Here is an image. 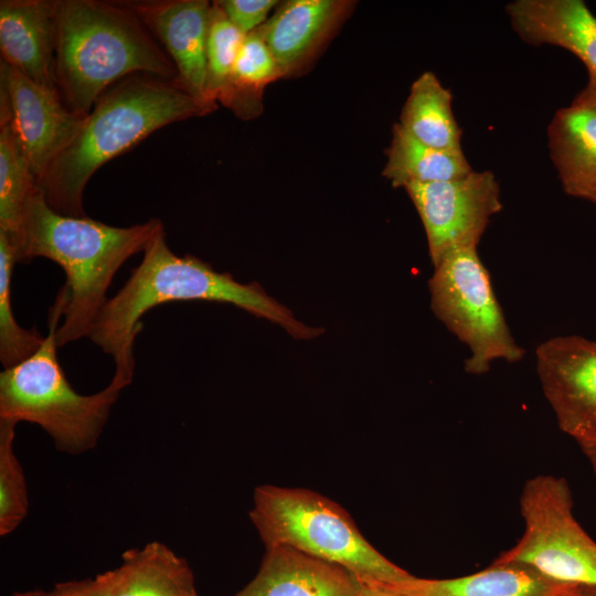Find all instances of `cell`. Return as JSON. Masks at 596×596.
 Returning a JSON list of instances; mask_svg holds the SVG:
<instances>
[{"instance_id": "cell-9", "label": "cell", "mask_w": 596, "mask_h": 596, "mask_svg": "<svg viewBox=\"0 0 596 596\" xmlns=\"http://www.w3.org/2000/svg\"><path fill=\"white\" fill-rule=\"evenodd\" d=\"M404 189L423 222L433 265L449 251L477 247L490 219L502 210L499 183L491 171Z\"/></svg>"}, {"instance_id": "cell-14", "label": "cell", "mask_w": 596, "mask_h": 596, "mask_svg": "<svg viewBox=\"0 0 596 596\" xmlns=\"http://www.w3.org/2000/svg\"><path fill=\"white\" fill-rule=\"evenodd\" d=\"M353 2L288 0L258 28L283 76L296 73L315 55L348 15Z\"/></svg>"}, {"instance_id": "cell-33", "label": "cell", "mask_w": 596, "mask_h": 596, "mask_svg": "<svg viewBox=\"0 0 596 596\" xmlns=\"http://www.w3.org/2000/svg\"><path fill=\"white\" fill-rule=\"evenodd\" d=\"M11 596H55L53 592H44V590H28V592H21V593H14Z\"/></svg>"}, {"instance_id": "cell-23", "label": "cell", "mask_w": 596, "mask_h": 596, "mask_svg": "<svg viewBox=\"0 0 596 596\" xmlns=\"http://www.w3.org/2000/svg\"><path fill=\"white\" fill-rule=\"evenodd\" d=\"M38 185L11 128L0 123V232L17 247L26 203Z\"/></svg>"}, {"instance_id": "cell-16", "label": "cell", "mask_w": 596, "mask_h": 596, "mask_svg": "<svg viewBox=\"0 0 596 596\" xmlns=\"http://www.w3.org/2000/svg\"><path fill=\"white\" fill-rule=\"evenodd\" d=\"M513 31L532 45H555L596 76V17L582 0H514L505 7Z\"/></svg>"}, {"instance_id": "cell-12", "label": "cell", "mask_w": 596, "mask_h": 596, "mask_svg": "<svg viewBox=\"0 0 596 596\" xmlns=\"http://www.w3.org/2000/svg\"><path fill=\"white\" fill-rule=\"evenodd\" d=\"M172 61L179 84L200 100L206 94L212 4L205 0L124 1Z\"/></svg>"}, {"instance_id": "cell-1", "label": "cell", "mask_w": 596, "mask_h": 596, "mask_svg": "<svg viewBox=\"0 0 596 596\" xmlns=\"http://www.w3.org/2000/svg\"><path fill=\"white\" fill-rule=\"evenodd\" d=\"M187 300L232 304L279 324L295 339H313L324 332L298 321L258 284L238 283L228 273H219L192 255H175L162 230L149 243L123 288L108 299L91 332L92 341L115 361L111 380L124 387L132 381L134 343L141 329L140 318L162 304Z\"/></svg>"}, {"instance_id": "cell-5", "label": "cell", "mask_w": 596, "mask_h": 596, "mask_svg": "<svg viewBox=\"0 0 596 596\" xmlns=\"http://www.w3.org/2000/svg\"><path fill=\"white\" fill-rule=\"evenodd\" d=\"M62 318L63 301L56 296L42 345L0 373V421L36 424L57 449L77 454L95 446L124 387L110 381L92 395L72 387L57 358L56 330Z\"/></svg>"}, {"instance_id": "cell-34", "label": "cell", "mask_w": 596, "mask_h": 596, "mask_svg": "<svg viewBox=\"0 0 596 596\" xmlns=\"http://www.w3.org/2000/svg\"><path fill=\"white\" fill-rule=\"evenodd\" d=\"M594 203L596 204V200L594 201Z\"/></svg>"}, {"instance_id": "cell-27", "label": "cell", "mask_w": 596, "mask_h": 596, "mask_svg": "<svg viewBox=\"0 0 596 596\" xmlns=\"http://www.w3.org/2000/svg\"><path fill=\"white\" fill-rule=\"evenodd\" d=\"M226 18L243 34H248L265 23L268 12L278 3L276 0H221L215 1Z\"/></svg>"}, {"instance_id": "cell-2", "label": "cell", "mask_w": 596, "mask_h": 596, "mask_svg": "<svg viewBox=\"0 0 596 596\" xmlns=\"http://www.w3.org/2000/svg\"><path fill=\"white\" fill-rule=\"evenodd\" d=\"M162 230L158 219L117 227L88 216L62 215L49 205L38 183L25 206L14 256L17 263L45 257L65 274V285L57 292L63 300L58 347L91 336L115 274L129 257L145 252Z\"/></svg>"}, {"instance_id": "cell-11", "label": "cell", "mask_w": 596, "mask_h": 596, "mask_svg": "<svg viewBox=\"0 0 596 596\" xmlns=\"http://www.w3.org/2000/svg\"><path fill=\"white\" fill-rule=\"evenodd\" d=\"M535 360L561 430L578 445L596 441V340L554 337L536 348Z\"/></svg>"}, {"instance_id": "cell-17", "label": "cell", "mask_w": 596, "mask_h": 596, "mask_svg": "<svg viewBox=\"0 0 596 596\" xmlns=\"http://www.w3.org/2000/svg\"><path fill=\"white\" fill-rule=\"evenodd\" d=\"M380 584L402 596H573L578 586L552 579L528 565L496 561L467 576L435 579L412 575Z\"/></svg>"}, {"instance_id": "cell-10", "label": "cell", "mask_w": 596, "mask_h": 596, "mask_svg": "<svg viewBox=\"0 0 596 596\" xmlns=\"http://www.w3.org/2000/svg\"><path fill=\"white\" fill-rule=\"evenodd\" d=\"M85 117L70 110L58 92L0 62V123L15 135L38 182L79 130Z\"/></svg>"}, {"instance_id": "cell-32", "label": "cell", "mask_w": 596, "mask_h": 596, "mask_svg": "<svg viewBox=\"0 0 596 596\" xmlns=\"http://www.w3.org/2000/svg\"><path fill=\"white\" fill-rule=\"evenodd\" d=\"M573 596H596V587L578 585Z\"/></svg>"}, {"instance_id": "cell-20", "label": "cell", "mask_w": 596, "mask_h": 596, "mask_svg": "<svg viewBox=\"0 0 596 596\" xmlns=\"http://www.w3.org/2000/svg\"><path fill=\"white\" fill-rule=\"evenodd\" d=\"M383 175L395 188L460 179L473 170L461 149L443 150L427 146L398 123L393 126Z\"/></svg>"}, {"instance_id": "cell-30", "label": "cell", "mask_w": 596, "mask_h": 596, "mask_svg": "<svg viewBox=\"0 0 596 596\" xmlns=\"http://www.w3.org/2000/svg\"><path fill=\"white\" fill-rule=\"evenodd\" d=\"M575 99L596 107V76L589 74L588 82Z\"/></svg>"}, {"instance_id": "cell-4", "label": "cell", "mask_w": 596, "mask_h": 596, "mask_svg": "<svg viewBox=\"0 0 596 596\" xmlns=\"http://www.w3.org/2000/svg\"><path fill=\"white\" fill-rule=\"evenodd\" d=\"M134 74L178 81L170 57L124 1L57 0L55 77L70 110L86 117L110 86Z\"/></svg>"}, {"instance_id": "cell-28", "label": "cell", "mask_w": 596, "mask_h": 596, "mask_svg": "<svg viewBox=\"0 0 596 596\" xmlns=\"http://www.w3.org/2000/svg\"><path fill=\"white\" fill-rule=\"evenodd\" d=\"M115 570L98 574L94 578L64 582L55 585V596H114Z\"/></svg>"}, {"instance_id": "cell-29", "label": "cell", "mask_w": 596, "mask_h": 596, "mask_svg": "<svg viewBox=\"0 0 596 596\" xmlns=\"http://www.w3.org/2000/svg\"><path fill=\"white\" fill-rule=\"evenodd\" d=\"M358 596H402V595H398L387 589L380 583L360 581V589H359Z\"/></svg>"}, {"instance_id": "cell-18", "label": "cell", "mask_w": 596, "mask_h": 596, "mask_svg": "<svg viewBox=\"0 0 596 596\" xmlns=\"http://www.w3.org/2000/svg\"><path fill=\"white\" fill-rule=\"evenodd\" d=\"M547 145L564 192L594 203L596 107L574 98L558 109L547 127Z\"/></svg>"}, {"instance_id": "cell-3", "label": "cell", "mask_w": 596, "mask_h": 596, "mask_svg": "<svg viewBox=\"0 0 596 596\" xmlns=\"http://www.w3.org/2000/svg\"><path fill=\"white\" fill-rule=\"evenodd\" d=\"M217 108L187 92L178 81L134 74L110 86L95 103L71 142L38 182L46 202L66 216H86L83 194L91 177L153 131Z\"/></svg>"}, {"instance_id": "cell-21", "label": "cell", "mask_w": 596, "mask_h": 596, "mask_svg": "<svg viewBox=\"0 0 596 596\" xmlns=\"http://www.w3.org/2000/svg\"><path fill=\"white\" fill-rule=\"evenodd\" d=\"M453 96L433 72L412 84L400 125L421 142L443 150L461 149V130L451 108Z\"/></svg>"}, {"instance_id": "cell-13", "label": "cell", "mask_w": 596, "mask_h": 596, "mask_svg": "<svg viewBox=\"0 0 596 596\" xmlns=\"http://www.w3.org/2000/svg\"><path fill=\"white\" fill-rule=\"evenodd\" d=\"M56 4L51 0L0 1L1 60L33 82L57 91Z\"/></svg>"}, {"instance_id": "cell-15", "label": "cell", "mask_w": 596, "mask_h": 596, "mask_svg": "<svg viewBox=\"0 0 596 596\" xmlns=\"http://www.w3.org/2000/svg\"><path fill=\"white\" fill-rule=\"evenodd\" d=\"M360 581L338 564L274 545L256 576L232 596H358Z\"/></svg>"}, {"instance_id": "cell-6", "label": "cell", "mask_w": 596, "mask_h": 596, "mask_svg": "<svg viewBox=\"0 0 596 596\" xmlns=\"http://www.w3.org/2000/svg\"><path fill=\"white\" fill-rule=\"evenodd\" d=\"M253 500L249 517L266 547L296 549L364 582L391 584L412 576L368 542L341 505L318 492L263 485Z\"/></svg>"}, {"instance_id": "cell-22", "label": "cell", "mask_w": 596, "mask_h": 596, "mask_svg": "<svg viewBox=\"0 0 596 596\" xmlns=\"http://www.w3.org/2000/svg\"><path fill=\"white\" fill-rule=\"evenodd\" d=\"M283 77L280 67L258 29L245 35L230 82L219 102L249 119L262 109L264 87Z\"/></svg>"}, {"instance_id": "cell-19", "label": "cell", "mask_w": 596, "mask_h": 596, "mask_svg": "<svg viewBox=\"0 0 596 596\" xmlns=\"http://www.w3.org/2000/svg\"><path fill=\"white\" fill-rule=\"evenodd\" d=\"M114 596H198L187 561L160 542L123 554Z\"/></svg>"}, {"instance_id": "cell-26", "label": "cell", "mask_w": 596, "mask_h": 596, "mask_svg": "<svg viewBox=\"0 0 596 596\" xmlns=\"http://www.w3.org/2000/svg\"><path fill=\"white\" fill-rule=\"evenodd\" d=\"M244 38L245 34L232 24L214 1L206 49V94L210 100L219 102L225 91Z\"/></svg>"}, {"instance_id": "cell-7", "label": "cell", "mask_w": 596, "mask_h": 596, "mask_svg": "<svg viewBox=\"0 0 596 596\" xmlns=\"http://www.w3.org/2000/svg\"><path fill=\"white\" fill-rule=\"evenodd\" d=\"M434 267L428 283L430 307L445 327L469 348L465 371L481 375L493 361L522 360L524 349L511 333L477 247L449 251Z\"/></svg>"}, {"instance_id": "cell-31", "label": "cell", "mask_w": 596, "mask_h": 596, "mask_svg": "<svg viewBox=\"0 0 596 596\" xmlns=\"http://www.w3.org/2000/svg\"><path fill=\"white\" fill-rule=\"evenodd\" d=\"M582 451L596 471V441L579 445Z\"/></svg>"}, {"instance_id": "cell-25", "label": "cell", "mask_w": 596, "mask_h": 596, "mask_svg": "<svg viewBox=\"0 0 596 596\" xmlns=\"http://www.w3.org/2000/svg\"><path fill=\"white\" fill-rule=\"evenodd\" d=\"M17 424L0 421V534L14 531L28 513L22 467L13 449Z\"/></svg>"}, {"instance_id": "cell-24", "label": "cell", "mask_w": 596, "mask_h": 596, "mask_svg": "<svg viewBox=\"0 0 596 596\" xmlns=\"http://www.w3.org/2000/svg\"><path fill=\"white\" fill-rule=\"evenodd\" d=\"M14 249L0 232V361L11 368L32 355L45 337L36 329L20 327L11 306V277L15 264Z\"/></svg>"}, {"instance_id": "cell-8", "label": "cell", "mask_w": 596, "mask_h": 596, "mask_svg": "<svg viewBox=\"0 0 596 596\" xmlns=\"http://www.w3.org/2000/svg\"><path fill=\"white\" fill-rule=\"evenodd\" d=\"M520 512L523 534L496 562L528 565L562 583L596 587V542L576 521L564 478L540 475L529 479L521 492Z\"/></svg>"}]
</instances>
